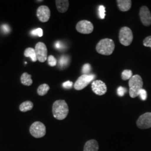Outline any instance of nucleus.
Returning a JSON list of instances; mask_svg holds the SVG:
<instances>
[{"label": "nucleus", "instance_id": "obj_1", "mask_svg": "<svg viewBox=\"0 0 151 151\" xmlns=\"http://www.w3.org/2000/svg\"><path fill=\"white\" fill-rule=\"evenodd\" d=\"M52 112L55 119L63 120L67 117L69 112L68 106L65 100H57L53 104Z\"/></svg>", "mask_w": 151, "mask_h": 151}, {"label": "nucleus", "instance_id": "obj_2", "mask_svg": "<svg viewBox=\"0 0 151 151\" xmlns=\"http://www.w3.org/2000/svg\"><path fill=\"white\" fill-rule=\"evenodd\" d=\"M115 43L111 39L105 38L101 40L96 45V50L97 53L104 55H109L113 53Z\"/></svg>", "mask_w": 151, "mask_h": 151}, {"label": "nucleus", "instance_id": "obj_3", "mask_svg": "<svg viewBox=\"0 0 151 151\" xmlns=\"http://www.w3.org/2000/svg\"><path fill=\"white\" fill-rule=\"evenodd\" d=\"M143 82L142 77L138 75L133 76L129 81V95L132 98L139 96L140 90L142 89Z\"/></svg>", "mask_w": 151, "mask_h": 151}, {"label": "nucleus", "instance_id": "obj_4", "mask_svg": "<svg viewBox=\"0 0 151 151\" xmlns=\"http://www.w3.org/2000/svg\"><path fill=\"white\" fill-rule=\"evenodd\" d=\"M120 43L124 46H129L132 43L133 34L129 27H124L120 30L119 34Z\"/></svg>", "mask_w": 151, "mask_h": 151}, {"label": "nucleus", "instance_id": "obj_5", "mask_svg": "<svg viewBox=\"0 0 151 151\" xmlns=\"http://www.w3.org/2000/svg\"><path fill=\"white\" fill-rule=\"evenodd\" d=\"M30 133L37 138L43 137L46 134V128L45 125L40 122H35L30 127Z\"/></svg>", "mask_w": 151, "mask_h": 151}, {"label": "nucleus", "instance_id": "obj_6", "mask_svg": "<svg viewBox=\"0 0 151 151\" xmlns=\"http://www.w3.org/2000/svg\"><path fill=\"white\" fill-rule=\"evenodd\" d=\"M94 75H82L76 81L74 88L76 90H81L88 86L94 78Z\"/></svg>", "mask_w": 151, "mask_h": 151}, {"label": "nucleus", "instance_id": "obj_7", "mask_svg": "<svg viewBox=\"0 0 151 151\" xmlns=\"http://www.w3.org/2000/svg\"><path fill=\"white\" fill-rule=\"evenodd\" d=\"M37 60L40 62H44L48 59V50L45 44L42 42H39L35 48Z\"/></svg>", "mask_w": 151, "mask_h": 151}, {"label": "nucleus", "instance_id": "obj_8", "mask_svg": "<svg viewBox=\"0 0 151 151\" xmlns=\"http://www.w3.org/2000/svg\"><path fill=\"white\" fill-rule=\"evenodd\" d=\"M78 32L83 34H88L91 33L93 30V25L91 22L87 20H81L78 22L76 27Z\"/></svg>", "mask_w": 151, "mask_h": 151}, {"label": "nucleus", "instance_id": "obj_9", "mask_svg": "<svg viewBox=\"0 0 151 151\" xmlns=\"http://www.w3.org/2000/svg\"><path fill=\"white\" fill-rule=\"evenodd\" d=\"M137 125L142 129L151 128V113H146L140 115L137 121Z\"/></svg>", "mask_w": 151, "mask_h": 151}, {"label": "nucleus", "instance_id": "obj_10", "mask_svg": "<svg viewBox=\"0 0 151 151\" xmlns=\"http://www.w3.org/2000/svg\"><path fill=\"white\" fill-rule=\"evenodd\" d=\"M140 20L143 25L146 27H149L151 25V13L148 8L143 6L140 8L139 11Z\"/></svg>", "mask_w": 151, "mask_h": 151}, {"label": "nucleus", "instance_id": "obj_11", "mask_svg": "<svg viewBox=\"0 0 151 151\" xmlns=\"http://www.w3.org/2000/svg\"><path fill=\"white\" fill-rule=\"evenodd\" d=\"M37 16L40 22H48L50 17V11L48 7L44 5L39 6L37 11Z\"/></svg>", "mask_w": 151, "mask_h": 151}, {"label": "nucleus", "instance_id": "obj_12", "mask_svg": "<svg viewBox=\"0 0 151 151\" xmlns=\"http://www.w3.org/2000/svg\"><path fill=\"white\" fill-rule=\"evenodd\" d=\"M91 88L92 91L99 96L104 95L107 91L106 84L101 80L93 81L92 83Z\"/></svg>", "mask_w": 151, "mask_h": 151}, {"label": "nucleus", "instance_id": "obj_13", "mask_svg": "<svg viewBox=\"0 0 151 151\" xmlns=\"http://www.w3.org/2000/svg\"><path fill=\"white\" fill-rule=\"evenodd\" d=\"M55 4L58 11L60 13H64L68 9L69 1L67 0H56Z\"/></svg>", "mask_w": 151, "mask_h": 151}, {"label": "nucleus", "instance_id": "obj_14", "mask_svg": "<svg viewBox=\"0 0 151 151\" xmlns=\"http://www.w3.org/2000/svg\"><path fill=\"white\" fill-rule=\"evenodd\" d=\"M116 2L119 10L123 12L129 10L132 6V1L130 0H118Z\"/></svg>", "mask_w": 151, "mask_h": 151}, {"label": "nucleus", "instance_id": "obj_15", "mask_svg": "<svg viewBox=\"0 0 151 151\" xmlns=\"http://www.w3.org/2000/svg\"><path fill=\"white\" fill-rule=\"evenodd\" d=\"M99 151V145L97 141L94 139L87 141L85 147L83 151Z\"/></svg>", "mask_w": 151, "mask_h": 151}, {"label": "nucleus", "instance_id": "obj_16", "mask_svg": "<svg viewBox=\"0 0 151 151\" xmlns=\"http://www.w3.org/2000/svg\"><path fill=\"white\" fill-rule=\"evenodd\" d=\"M24 55L26 57H29L32 60V62H35L37 60V57L35 53V49L32 48H27L24 51Z\"/></svg>", "mask_w": 151, "mask_h": 151}, {"label": "nucleus", "instance_id": "obj_17", "mask_svg": "<svg viewBox=\"0 0 151 151\" xmlns=\"http://www.w3.org/2000/svg\"><path fill=\"white\" fill-rule=\"evenodd\" d=\"M21 82L22 84L25 86H30L32 84V75L28 74L27 72L22 74L21 76Z\"/></svg>", "mask_w": 151, "mask_h": 151}, {"label": "nucleus", "instance_id": "obj_18", "mask_svg": "<svg viewBox=\"0 0 151 151\" xmlns=\"http://www.w3.org/2000/svg\"><path fill=\"white\" fill-rule=\"evenodd\" d=\"M33 103L30 101H26L22 103L19 106V109L22 112H27L30 111L33 108Z\"/></svg>", "mask_w": 151, "mask_h": 151}, {"label": "nucleus", "instance_id": "obj_19", "mask_svg": "<svg viewBox=\"0 0 151 151\" xmlns=\"http://www.w3.org/2000/svg\"><path fill=\"white\" fill-rule=\"evenodd\" d=\"M50 89V87L46 83H44L41 85H40L38 88L37 92L38 94L40 96H44L47 93L49 90Z\"/></svg>", "mask_w": 151, "mask_h": 151}, {"label": "nucleus", "instance_id": "obj_20", "mask_svg": "<svg viewBox=\"0 0 151 151\" xmlns=\"http://www.w3.org/2000/svg\"><path fill=\"white\" fill-rule=\"evenodd\" d=\"M68 62H69L68 57L65 55H63L60 58L58 64H59L60 67L63 68L67 65L68 63Z\"/></svg>", "mask_w": 151, "mask_h": 151}, {"label": "nucleus", "instance_id": "obj_21", "mask_svg": "<svg viewBox=\"0 0 151 151\" xmlns=\"http://www.w3.org/2000/svg\"><path fill=\"white\" fill-rule=\"evenodd\" d=\"M132 71L129 70H124L122 73V78L123 80H130L132 77Z\"/></svg>", "mask_w": 151, "mask_h": 151}, {"label": "nucleus", "instance_id": "obj_22", "mask_svg": "<svg viewBox=\"0 0 151 151\" xmlns=\"http://www.w3.org/2000/svg\"><path fill=\"white\" fill-rule=\"evenodd\" d=\"M31 35L33 36H38L39 37H42L43 35V30L41 28L34 29L31 32Z\"/></svg>", "mask_w": 151, "mask_h": 151}, {"label": "nucleus", "instance_id": "obj_23", "mask_svg": "<svg viewBox=\"0 0 151 151\" xmlns=\"http://www.w3.org/2000/svg\"><path fill=\"white\" fill-rule=\"evenodd\" d=\"M48 65L51 67H54L57 64V60L53 55H49L48 57Z\"/></svg>", "mask_w": 151, "mask_h": 151}, {"label": "nucleus", "instance_id": "obj_24", "mask_svg": "<svg viewBox=\"0 0 151 151\" xmlns=\"http://www.w3.org/2000/svg\"><path fill=\"white\" fill-rule=\"evenodd\" d=\"M91 65L89 64H85L83 66L82 72L83 73V75H88L89 72L91 70Z\"/></svg>", "mask_w": 151, "mask_h": 151}, {"label": "nucleus", "instance_id": "obj_25", "mask_svg": "<svg viewBox=\"0 0 151 151\" xmlns=\"http://www.w3.org/2000/svg\"><path fill=\"white\" fill-rule=\"evenodd\" d=\"M99 16L101 19H104L105 17V7L104 6H100L99 8Z\"/></svg>", "mask_w": 151, "mask_h": 151}, {"label": "nucleus", "instance_id": "obj_26", "mask_svg": "<svg viewBox=\"0 0 151 151\" xmlns=\"http://www.w3.org/2000/svg\"><path fill=\"white\" fill-rule=\"evenodd\" d=\"M143 45L146 47H150L151 48V36L146 37L143 40Z\"/></svg>", "mask_w": 151, "mask_h": 151}, {"label": "nucleus", "instance_id": "obj_27", "mask_svg": "<svg viewBox=\"0 0 151 151\" xmlns=\"http://www.w3.org/2000/svg\"><path fill=\"white\" fill-rule=\"evenodd\" d=\"M127 90L123 87H119L117 90V93L119 96H123L124 94L127 92Z\"/></svg>", "mask_w": 151, "mask_h": 151}, {"label": "nucleus", "instance_id": "obj_28", "mask_svg": "<svg viewBox=\"0 0 151 151\" xmlns=\"http://www.w3.org/2000/svg\"><path fill=\"white\" fill-rule=\"evenodd\" d=\"M139 96L141 99V100H142L143 101H145L147 97V92L146 90L143 88L142 90H140L139 93Z\"/></svg>", "mask_w": 151, "mask_h": 151}, {"label": "nucleus", "instance_id": "obj_29", "mask_svg": "<svg viewBox=\"0 0 151 151\" xmlns=\"http://www.w3.org/2000/svg\"><path fill=\"white\" fill-rule=\"evenodd\" d=\"M1 30L3 31V32L5 34H7L9 32H10V28L9 27V25H6V24H4L2 27H1Z\"/></svg>", "mask_w": 151, "mask_h": 151}, {"label": "nucleus", "instance_id": "obj_30", "mask_svg": "<svg viewBox=\"0 0 151 151\" xmlns=\"http://www.w3.org/2000/svg\"><path fill=\"white\" fill-rule=\"evenodd\" d=\"M73 86V82L71 81H66L63 83V87L65 88H70Z\"/></svg>", "mask_w": 151, "mask_h": 151}, {"label": "nucleus", "instance_id": "obj_31", "mask_svg": "<svg viewBox=\"0 0 151 151\" xmlns=\"http://www.w3.org/2000/svg\"><path fill=\"white\" fill-rule=\"evenodd\" d=\"M55 47L57 49L62 48V44L60 42H57L55 44Z\"/></svg>", "mask_w": 151, "mask_h": 151}, {"label": "nucleus", "instance_id": "obj_32", "mask_svg": "<svg viewBox=\"0 0 151 151\" xmlns=\"http://www.w3.org/2000/svg\"><path fill=\"white\" fill-rule=\"evenodd\" d=\"M37 2H43V1L42 0H41V1H37Z\"/></svg>", "mask_w": 151, "mask_h": 151}]
</instances>
